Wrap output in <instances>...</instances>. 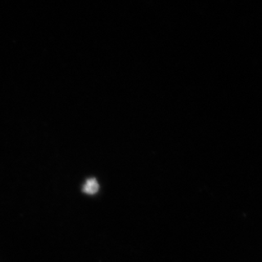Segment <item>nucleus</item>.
<instances>
[{
  "mask_svg": "<svg viewBox=\"0 0 262 262\" xmlns=\"http://www.w3.org/2000/svg\"><path fill=\"white\" fill-rule=\"evenodd\" d=\"M99 183L97 182L95 178H89L86 181L84 185L82 187V191L87 194H95L99 191Z\"/></svg>",
  "mask_w": 262,
  "mask_h": 262,
  "instance_id": "f257e3e1",
  "label": "nucleus"
}]
</instances>
